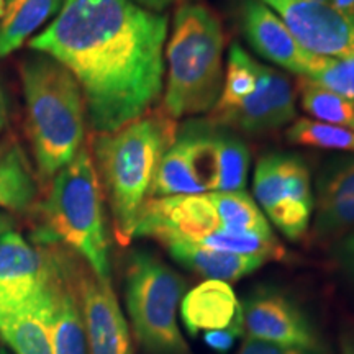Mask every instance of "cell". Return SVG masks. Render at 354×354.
Segmentation results:
<instances>
[{"label": "cell", "mask_w": 354, "mask_h": 354, "mask_svg": "<svg viewBox=\"0 0 354 354\" xmlns=\"http://www.w3.org/2000/svg\"><path fill=\"white\" fill-rule=\"evenodd\" d=\"M166 38L167 17L133 0H64L55 20L28 44L76 77L88 125L107 133L156 105Z\"/></svg>", "instance_id": "1"}, {"label": "cell", "mask_w": 354, "mask_h": 354, "mask_svg": "<svg viewBox=\"0 0 354 354\" xmlns=\"http://www.w3.org/2000/svg\"><path fill=\"white\" fill-rule=\"evenodd\" d=\"M177 133L174 118L158 109L118 130L92 136V161L112 212L115 236L123 246L133 240L159 162L176 143Z\"/></svg>", "instance_id": "2"}, {"label": "cell", "mask_w": 354, "mask_h": 354, "mask_svg": "<svg viewBox=\"0 0 354 354\" xmlns=\"http://www.w3.org/2000/svg\"><path fill=\"white\" fill-rule=\"evenodd\" d=\"M20 79L37 171L48 183L84 146L86 100L76 77L43 53L21 61Z\"/></svg>", "instance_id": "3"}, {"label": "cell", "mask_w": 354, "mask_h": 354, "mask_svg": "<svg viewBox=\"0 0 354 354\" xmlns=\"http://www.w3.org/2000/svg\"><path fill=\"white\" fill-rule=\"evenodd\" d=\"M104 192L88 146L51 179L39 203L38 245L69 248L100 279L110 281Z\"/></svg>", "instance_id": "4"}, {"label": "cell", "mask_w": 354, "mask_h": 354, "mask_svg": "<svg viewBox=\"0 0 354 354\" xmlns=\"http://www.w3.org/2000/svg\"><path fill=\"white\" fill-rule=\"evenodd\" d=\"M225 33L215 12L198 3L177 8L166 44L162 110L171 118L210 112L223 87Z\"/></svg>", "instance_id": "5"}, {"label": "cell", "mask_w": 354, "mask_h": 354, "mask_svg": "<svg viewBox=\"0 0 354 354\" xmlns=\"http://www.w3.org/2000/svg\"><path fill=\"white\" fill-rule=\"evenodd\" d=\"M185 282L151 253L135 251L125 269V304L136 339L149 354H189L177 326Z\"/></svg>", "instance_id": "6"}, {"label": "cell", "mask_w": 354, "mask_h": 354, "mask_svg": "<svg viewBox=\"0 0 354 354\" xmlns=\"http://www.w3.org/2000/svg\"><path fill=\"white\" fill-rule=\"evenodd\" d=\"M254 197L289 240L297 241L307 233L315 198L302 158L282 153L261 158L254 171Z\"/></svg>", "instance_id": "7"}, {"label": "cell", "mask_w": 354, "mask_h": 354, "mask_svg": "<svg viewBox=\"0 0 354 354\" xmlns=\"http://www.w3.org/2000/svg\"><path fill=\"white\" fill-rule=\"evenodd\" d=\"M218 162L214 125L190 123L177 133L154 176L149 198L214 192Z\"/></svg>", "instance_id": "8"}, {"label": "cell", "mask_w": 354, "mask_h": 354, "mask_svg": "<svg viewBox=\"0 0 354 354\" xmlns=\"http://www.w3.org/2000/svg\"><path fill=\"white\" fill-rule=\"evenodd\" d=\"M59 251L35 246L17 232L0 236V317L46 294L59 277Z\"/></svg>", "instance_id": "9"}, {"label": "cell", "mask_w": 354, "mask_h": 354, "mask_svg": "<svg viewBox=\"0 0 354 354\" xmlns=\"http://www.w3.org/2000/svg\"><path fill=\"white\" fill-rule=\"evenodd\" d=\"M71 272L81 307L88 354H133L130 326L107 279L71 256Z\"/></svg>", "instance_id": "10"}, {"label": "cell", "mask_w": 354, "mask_h": 354, "mask_svg": "<svg viewBox=\"0 0 354 354\" xmlns=\"http://www.w3.org/2000/svg\"><path fill=\"white\" fill-rule=\"evenodd\" d=\"M284 21L304 50L326 57L354 56V15L317 0H259Z\"/></svg>", "instance_id": "11"}, {"label": "cell", "mask_w": 354, "mask_h": 354, "mask_svg": "<svg viewBox=\"0 0 354 354\" xmlns=\"http://www.w3.org/2000/svg\"><path fill=\"white\" fill-rule=\"evenodd\" d=\"M246 338L282 346L323 348L315 326L304 308L284 292L261 287L241 304Z\"/></svg>", "instance_id": "12"}, {"label": "cell", "mask_w": 354, "mask_h": 354, "mask_svg": "<svg viewBox=\"0 0 354 354\" xmlns=\"http://www.w3.org/2000/svg\"><path fill=\"white\" fill-rule=\"evenodd\" d=\"M256 91L234 107L212 110L209 122L250 135H263L289 125L295 118V91L286 74L258 63Z\"/></svg>", "instance_id": "13"}, {"label": "cell", "mask_w": 354, "mask_h": 354, "mask_svg": "<svg viewBox=\"0 0 354 354\" xmlns=\"http://www.w3.org/2000/svg\"><path fill=\"white\" fill-rule=\"evenodd\" d=\"M220 218L209 194L149 198L140 212L133 238H153L159 243H201L218 232Z\"/></svg>", "instance_id": "14"}, {"label": "cell", "mask_w": 354, "mask_h": 354, "mask_svg": "<svg viewBox=\"0 0 354 354\" xmlns=\"http://www.w3.org/2000/svg\"><path fill=\"white\" fill-rule=\"evenodd\" d=\"M241 26L248 43L261 56L300 77H308L322 57L304 50L284 21L259 0L243 3Z\"/></svg>", "instance_id": "15"}, {"label": "cell", "mask_w": 354, "mask_h": 354, "mask_svg": "<svg viewBox=\"0 0 354 354\" xmlns=\"http://www.w3.org/2000/svg\"><path fill=\"white\" fill-rule=\"evenodd\" d=\"M313 205L315 241L342 238L354 230V156L338 158L323 167Z\"/></svg>", "instance_id": "16"}, {"label": "cell", "mask_w": 354, "mask_h": 354, "mask_svg": "<svg viewBox=\"0 0 354 354\" xmlns=\"http://www.w3.org/2000/svg\"><path fill=\"white\" fill-rule=\"evenodd\" d=\"M59 277L46 294L10 315L0 317V338L15 354H55L53 313L63 281V251H59Z\"/></svg>", "instance_id": "17"}, {"label": "cell", "mask_w": 354, "mask_h": 354, "mask_svg": "<svg viewBox=\"0 0 354 354\" xmlns=\"http://www.w3.org/2000/svg\"><path fill=\"white\" fill-rule=\"evenodd\" d=\"M180 318L190 336L201 331H243L241 304L228 282L207 279L189 290L180 300Z\"/></svg>", "instance_id": "18"}, {"label": "cell", "mask_w": 354, "mask_h": 354, "mask_svg": "<svg viewBox=\"0 0 354 354\" xmlns=\"http://www.w3.org/2000/svg\"><path fill=\"white\" fill-rule=\"evenodd\" d=\"M167 253L172 259L184 266L189 271L210 281L234 282L250 276L268 261L258 256H245L227 253V251L212 250L189 241H167L165 243Z\"/></svg>", "instance_id": "19"}, {"label": "cell", "mask_w": 354, "mask_h": 354, "mask_svg": "<svg viewBox=\"0 0 354 354\" xmlns=\"http://www.w3.org/2000/svg\"><path fill=\"white\" fill-rule=\"evenodd\" d=\"M55 354H87L81 307L71 272V256L63 253V281L56 294L53 313Z\"/></svg>", "instance_id": "20"}, {"label": "cell", "mask_w": 354, "mask_h": 354, "mask_svg": "<svg viewBox=\"0 0 354 354\" xmlns=\"http://www.w3.org/2000/svg\"><path fill=\"white\" fill-rule=\"evenodd\" d=\"M64 0H8L0 20V57L32 38L48 20L57 15Z\"/></svg>", "instance_id": "21"}, {"label": "cell", "mask_w": 354, "mask_h": 354, "mask_svg": "<svg viewBox=\"0 0 354 354\" xmlns=\"http://www.w3.org/2000/svg\"><path fill=\"white\" fill-rule=\"evenodd\" d=\"M38 185L24 153L15 145L0 143V207L25 212L35 203Z\"/></svg>", "instance_id": "22"}, {"label": "cell", "mask_w": 354, "mask_h": 354, "mask_svg": "<svg viewBox=\"0 0 354 354\" xmlns=\"http://www.w3.org/2000/svg\"><path fill=\"white\" fill-rule=\"evenodd\" d=\"M220 218V230L230 233L274 236L268 218L245 190L240 192H209Z\"/></svg>", "instance_id": "23"}, {"label": "cell", "mask_w": 354, "mask_h": 354, "mask_svg": "<svg viewBox=\"0 0 354 354\" xmlns=\"http://www.w3.org/2000/svg\"><path fill=\"white\" fill-rule=\"evenodd\" d=\"M300 105L313 120L331 123L354 131V100L326 91L318 84L300 77L297 82Z\"/></svg>", "instance_id": "24"}, {"label": "cell", "mask_w": 354, "mask_h": 354, "mask_svg": "<svg viewBox=\"0 0 354 354\" xmlns=\"http://www.w3.org/2000/svg\"><path fill=\"white\" fill-rule=\"evenodd\" d=\"M218 172L214 192H240L246 187L250 171V149L241 140L215 131Z\"/></svg>", "instance_id": "25"}, {"label": "cell", "mask_w": 354, "mask_h": 354, "mask_svg": "<svg viewBox=\"0 0 354 354\" xmlns=\"http://www.w3.org/2000/svg\"><path fill=\"white\" fill-rule=\"evenodd\" d=\"M254 61L238 43H233L228 53V68L223 77V87L218 102L212 110H225L234 107L250 97L258 86V74H256ZM210 110V112H212Z\"/></svg>", "instance_id": "26"}, {"label": "cell", "mask_w": 354, "mask_h": 354, "mask_svg": "<svg viewBox=\"0 0 354 354\" xmlns=\"http://www.w3.org/2000/svg\"><path fill=\"white\" fill-rule=\"evenodd\" d=\"M287 140L292 145L308 148L331 149V151L354 153V131L313 118H300L287 130Z\"/></svg>", "instance_id": "27"}, {"label": "cell", "mask_w": 354, "mask_h": 354, "mask_svg": "<svg viewBox=\"0 0 354 354\" xmlns=\"http://www.w3.org/2000/svg\"><path fill=\"white\" fill-rule=\"evenodd\" d=\"M307 79L326 91L354 100V56H322Z\"/></svg>", "instance_id": "28"}, {"label": "cell", "mask_w": 354, "mask_h": 354, "mask_svg": "<svg viewBox=\"0 0 354 354\" xmlns=\"http://www.w3.org/2000/svg\"><path fill=\"white\" fill-rule=\"evenodd\" d=\"M236 354H330L325 348H300L282 346V344L266 343L259 339L246 338Z\"/></svg>", "instance_id": "29"}, {"label": "cell", "mask_w": 354, "mask_h": 354, "mask_svg": "<svg viewBox=\"0 0 354 354\" xmlns=\"http://www.w3.org/2000/svg\"><path fill=\"white\" fill-rule=\"evenodd\" d=\"M243 331L240 330H216V331H207L203 333V342L207 346L214 349L215 353L225 354L233 348L236 338H240Z\"/></svg>", "instance_id": "30"}, {"label": "cell", "mask_w": 354, "mask_h": 354, "mask_svg": "<svg viewBox=\"0 0 354 354\" xmlns=\"http://www.w3.org/2000/svg\"><path fill=\"white\" fill-rule=\"evenodd\" d=\"M338 246H336V256L343 268L354 277V230L342 238H338Z\"/></svg>", "instance_id": "31"}, {"label": "cell", "mask_w": 354, "mask_h": 354, "mask_svg": "<svg viewBox=\"0 0 354 354\" xmlns=\"http://www.w3.org/2000/svg\"><path fill=\"white\" fill-rule=\"evenodd\" d=\"M339 354H354V326L343 328L339 336Z\"/></svg>", "instance_id": "32"}, {"label": "cell", "mask_w": 354, "mask_h": 354, "mask_svg": "<svg viewBox=\"0 0 354 354\" xmlns=\"http://www.w3.org/2000/svg\"><path fill=\"white\" fill-rule=\"evenodd\" d=\"M133 2H135L136 6L146 8V10L159 13L161 10H165V8L172 6V3L179 2V0H133Z\"/></svg>", "instance_id": "33"}, {"label": "cell", "mask_w": 354, "mask_h": 354, "mask_svg": "<svg viewBox=\"0 0 354 354\" xmlns=\"http://www.w3.org/2000/svg\"><path fill=\"white\" fill-rule=\"evenodd\" d=\"M330 6L335 7L336 10L354 15V0H330Z\"/></svg>", "instance_id": "34"}, {"label": "cell", "mask_w": 354, "mask_h": 354, "mask_svg": "<svg viewBox=\"0 0 354 354\" xmlns=\"http://www.w3.org/2000/svg\"><path fill=\"white\" fill-rule=\"evenodd\" d=\"M7 128V102L0 87V133Z\"/></svg>", "instance_id": "35"}, {"label": "cell", "mask_w": 354, "mask_h": 354, "mask_svg": "<svg viewBox=\"0 0 354 354\" xmlns=\"http://www.w3.org/2000/svg\"><path fill=\"white\" fill-rule=\"evenodd\" d=\"M12 227H13L12 216L6 214V212L0 210V236L6 234L7 232H12Z\"/></svg>", "instance_id": "36"}, {"label": "cell", "mask_w": 354, "mask_h": 354, "mask_svg": "<svg viewBox=\"0 0 354 354\" xmlns=\"http://www.w3.org/2000/svg\"><path fill=\"white\" fill-rule=\"evenodd\" d=\"M6 6H7V0H0V20H2L3 12H6Z\"/></svg>", "instance_id": "37"}, {"label": "cell", "mask_w": 354, "mask_h": 354, "mask_svg": "<svg viewBox=\"0 0 354 354\" xmlns=\"http://www.w3.org/2000/svg\"><path fill=\"white\" fill-rule=\"evenodd\" d=\"M0 354H10V351H8V349L6 348V343H0Z\"/></svg>", "instance_id": "38"}, {"label": "cell", "mask_w": 354, "mask_h": 354, "mask_svg": "<svg viewBox=\"0 0 354 354\" xmlns=\"http://www.w3.org/2000/svg\"><path fill=\"white\" fill-rule=\"evenodd\" d=\"M317 2H325V3H330V0H317Z\"/></svg>", "instance_id": "39"}]
</instances>
